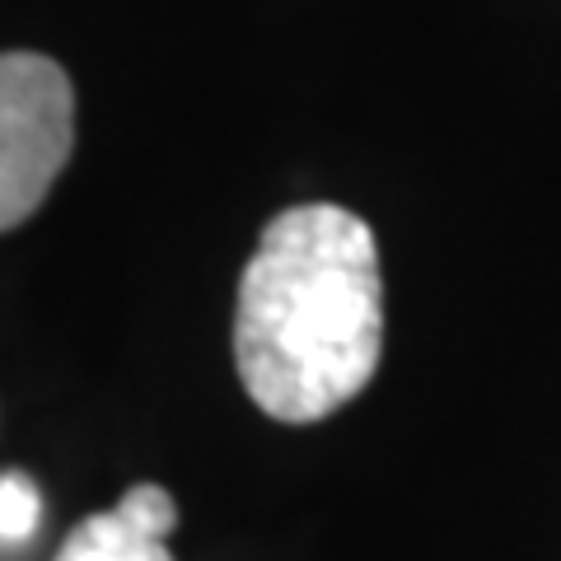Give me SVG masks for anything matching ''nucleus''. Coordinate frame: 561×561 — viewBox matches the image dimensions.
<instances>
[{"mask_svg":"<svg viewBox=\"0 0 561 561\" xmlns=\"http://www.w3.org/2000/svg\"><path fill=\"white\" fill-rule=\"evenodd\" d=\"M43 519V496L24 472H0V542L33 538Z\"/></svg>","mask_w":561,"mask_h":561,"instance_id":"20e7f679","label":"nucleus"},{"mask_svg":"<svg viewBox=\"0 0 561 561\" xmlns=\"http://www.w3.org/2000/svg\"><path fill=\"white\" fill-rule=\"evenodd\" d=\"M179 524V505L164 486L140 482L113 511L90 515L61 542L57 561H173L164 538Z\"/></svg>","mask_w":561,"mask_h":561,"instance_id":"7ed1b4c3","label":"nucleus"},{"mask_svg":"<svg viewBox=\"0 0 561 561\" xmlns=\"http://www.w3.org/2000/svg\"><path fill=\"white\" fill-rule=\"evenodd\" d=\"M76 146V94L38 51L0 57V230L24 225Z\"/></svg>","mask_w":561,"mask_h":561,"instance_id":"f03ea898","label":"nucleus"},{"mask_svg":"<svg viewBox=\"0 0 561 561\" xmlns=\"http://www.w3.org/2000/svg\"><path fill=\"white\" fill-rule=\"evenodd\" d=\"M383 356L375 234L342 206H295L262 230L239 280L234 365L249 398L286 426L346 408Z\"/></svg>","mask_w":561,"mask_h":561,"instance_id":"f257e3e1","label":"nucleus"}]
</instances>
